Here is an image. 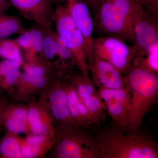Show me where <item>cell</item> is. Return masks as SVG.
Returning a JSON list of instances; mask_svg holds the SVG:
<instances>
[{"label": "cell", "mask_w": 158, "mask_h": 158, "mask_svg": "<svg viewBox=\"0 0 158 158\" xmlns=\"http://www.w3.org/2000/svg\"><path fill=\"white\" fill-rule=\"evenodd\" d=\"M100 158H158V144L146 132L126 134L118 126L95 134Z\"/></svg>", "instance_id": "1"}, {"label": "cell", "mask_w": 158, "mask_h": 158, "mask_svg": "<svg viewBox=\"0 0 158 158\" xmlns=\"http://www.w3.org/2000/svg\"><path fill=\"white\" fill-rule=\"evenodd\" d=\"M126 76L131 105L124 130L129 134L139 133L144 116L158 101V74L132 66Z\"/></svg>", "instance_id": "2"}, {"label": "cell", "mask_w": 158, "mask_h": 158, "mask_svg": "<svg viewBox=\"0 0 158 158\" xmlns=\"http://www.w3.org/2000/svg\"><path fill=\"white\" fill-rule=\"evenodd\" d=\"M88 128L71 127L57 129L51 158H100L95 134Z\"/></svg>", "instance_id": "3"}, {"label": "cell", "mask_w": 158, "mask_h": 158, "mask_svg": "<svg viewBox=\"0 0 158 158\" xmlns=\"http://www.w3.org/2000/svg\"><path fill=\"white\" fill-rule=\"evenodd\" d=\"M55 77L41 92L40 97L47 102L54 118L56 130L80 127L74 120L69 109L65 81L72 66L58 62Z\"/></svg>", "instance_id": "4"}, {"label": "cell", "mask_w": 158, "mask_h": 158, "mask_svg": "<svg viewBox=\"0 0 158 158\" xmlns=\"http://www.w3.org/2000/svg\"><path fill=\"white\" fill-rule=\"evenodd\" d=\"M55 2L52 22L56 26V32L66 41L80 71L85 77L90 78L87 49L83 34L72 18L67 8L61 3Z\"/></svg>", "instance_id": "5"}, {"label": "cell", "mask_w": 158, "mask_h": 158, "mask_svg": "<svg viewBox=\"0 0 158 158\" xmlns=\"http://www.w3.org/2000/svg\"><path fill=\"white\" fill-rule=\"evenodd\" d=\"M92 52L97 57L110 62L125 75L131 68L137 48L128 44L125 40L116 35H108L93 38Z\"/></svg>", "instance_id": "6"}, {"label": "cell", "mask_w": 158, "mask_h": 158, "mask_svg": "<svg viewBox=\"0 0 158 158\" xmlns=\"http://www.w3.org/2000/svg\"><path fill=\"white\" fill-rule=\"evenodd\" d=\"M95 21L98 28L103 33L116 35L125 41L135 42L131 26L110 0L102 1L97 9Z\"/></svg>", "instance_id": "7"}, {"label": "cell", "mask_w": 158, "mask_h": 158, "mask_svg": "<svg viewBox=\"0 0 158 158\" xmlns=\"http://www.w3.org/2000/svg\"><path fill=\"white\" fill-rule=\"evenodd\" d=\"M97 90L109 116L116 125L124 129L131 105V92L128 86L115 89L99 87Z\"/></svg>", "instance_id": "8"}, {"label": "cell", "mask_w": 158, "mask_h": 158, "mask_svg": "<svg viewBox=\"0 0 158 158\" xmlns=\"http://www.w3.org/2000/svg\"><path fill=\"white\" fill-rule=\"evenodd\" d=\"M132 29L135 36L134 44L137 48L133 62L158 46V15L145 11L143 16L133 26Z\"/></svg>", "instance_id": "9"}, {"label": "cell", "mask_w": 158, "mask_h": 158, "mask_svg": "<svg viewBox=\"0 0 158 158\" xmlns=\"http://www.w3.org/2000/svg\"><path fill=\"white\" fill-rule=\"evenodd\" d=\"M61 3L68 9L72 18L83 34L87 52L88 66L92 64L94 57L92 52L94 22L89 6L85 0H55Z\"/></svg>", "instance_id": "10"}, {"label": "cell", "mask_w": 158, "mask_h": 158, "mask_svg": "<svg viewBox=\"0 0 158 158\" xmlns=\"http://www.w3.org/2000/svg\"><path fill=\"white\" fill-rule=\"evenodd\" d=\"M25 19L40 27H51L55 0H9Z\"/></svg>", "instance_id": "11"}, {"label": "cell", "mask_w": 158, "mask_h": 158, "mask_svg": "<svg viewBox=\"0 0 158 158\" xmlns=\"http://www.w3.org/2000/svg\"><path fill=\"white\" fill-rule=\"evenodd\" d=\"M90 79L94 86L111 89H119L128 86L126 75L110 62L97 57L89 65Z\"/></svg>", "instance_id": "12"}, {"label": "cell", "mask_w": 158, "mask_h": 158, "mask_svg": "<svg viewBox=\"0 0 158 158\" xmlns=\"http://www.w3.org/2000/svg\"><path fill=\"white\" fill-rule=\"evenodd\" d=\"M27 107L29 135L55 136L53 117L45 100L40 97L38 101L30 102Z\"/></svg>", "instance_id": "13"}, {"label": "cell", "mask_w": 158, "mask_h": 158, "mask_svg": "<svg viewBox=\"0 0 158 158\" xmlns=\"http://www.w3.org/2000/svg\"><path fill=\"white\" fill-rule=\"evenodd\" d=\"M3 127L7 132L28 135L27 105L8 102L3 114Z\"/></svg>", "instance_id": "14"}, {"label": "cell", "mask_w": 158, "mask_h": 158, "mask_svg": "<svg viewBox=\"0 0 158 158\" xmlns=\"http://www.w3.org/2000/svg\"><path fill=\"white\" fill-rule=\"evenodd\" d=\"M22 138L21 151L22 158H42L50 151L55 136L29 135Z\"/></svg>", "instance_id": "15"}, {"label": "cell", "mask_w": 158, "mask_h": 158, "mask_svg": "<svg viewBox=\"0 0 158 158\" xmlns=\"http://www.w3.org/2000/svg\"><path fill=\"white\" fill-rule=\"evenodd\" d=\"M65 88L69 109L74 120L79 126L89 128L90 126L93 125L92 118L85 105L79 98L73 85L69 81V75L65 81Z\"/></svg>", "instance_id": "16"}, {"label": "cell", "mask_w": 158, "mask_h": 158, "mask_svg": "<svg viewBox=\"0 0 158 158\" xmlns=\"http://www.w3.org/2000/svg\"><path fill=\"white\" fill-rule=\"evenodd\" d=\"M57 72V64L56 68L52 73L45 76L36 79L25 85H18L15 89L13 94L16 101H27L36 94L42 92L55 77Z\"/></svg>", "instance_id": "17"}, {"label": "cell", "mask_w": 158, "mask_h": 158, "mask_svg": "<svg viewBox=\"0 0 158 158\" xmlns=\"http://www.w3.org/2000/svg\"><path fill=\"white\" fill-rule=\"evenodd\" d=\"M82 102L90 113L93 125H100L102 122L104 121L106 118V107L99 97L96 89L89 91Z\"/></svg>", "instance_id": "18"}, {"label": "cell", "mask_w": 158, "mask_h": 158, "mask_svg": "<svg viewBox=\"0 0 158 158\" xmlns=\"http://www.w3.org/2000/svg\"><path fill=\"white\" fill-rule=\"evenodd\" d=\"M124 15L132 28L145 11L138 0H110Z\"/></svg>", "instance_id": "19"}, {"label": "cell", "mask_w": 158, "mask_h": 158, "mask_svg": "<svg viewBox=\"0 0 158 158\" xmlns=\"http://www.w3.org/2000/svg\"><path fill=\"white\" fill-rule=\"evenodd\" d=\"M21 139L18 134L6 131L0 140V158H22Z\"/></svg>", "instance_id": "20"}, {"label": "cell", "mask_w": 158, "mask_h": 158, "mask_svg": "<svg viewBox=\"0 0 158 158\" xmlns=\"http://www.w3.org/2000/svg\"><path fill=\"white\" fill-rule=\"evenodd\" d=\"M26 31L21 19L18 16L0 15V39L8 38L15 34H21Z\"/></svg>", "instance_id": "21"}, {"label": "cell", "mask_w": 158, "mask_h": 158, "mask_svg": "<svg viewBox=\"0 0 158 158\" xmlns=\"http://www.w3.org/2000/svg\"><path fill=\"white\" fill-rule=\"evenodd\" d=\"M0 58L14 61L21 66L24 62L23 51L15 39H0Z\"/></svg>", "instance_id": "22"}, {"label": "cell", "mask_w": 158, "mask_h": 158, "mask_svg": "<svg viewBox=\"0 0 158 158\" xmlns=\"http://www.w3.org/2000/svg\"><path fill=\"white\" fill-rule=\"evenodd\" d=\"M40 27L43 36V56L45 59L51 60L56 56L57 54L56 32L52 27Z\"/></svg>", "instance_id": "23"}, {"label": "cell", "mask_w": 158, "mask_h": 158, "mask_svg": "<svg viewBox=\"0 0 158 158\" xmlns=\"http://www.w3.org/2000/svg\"><path fill=\"white\" fill-rule=\"evenodd\" d=\"M132 66H137L150 72L158 73V46L141 59L133 62Z\"/></svg>", "instance_id": "24"}, {"label": "cell", "mask_w": 158, "mask_h": 158, "mask_svg": "<svg viewBox=\"0 0 158 158\" xmlns=\"http://www.w3.org/2000/svg\"><path fill=\"white\" fill-rule=\"evenodd\" d=\"M31 37V52L29 56L25 58L34 55H37L43 57V36L42 31L39 26L35 24L27 29Z\"/></svg>", "instance_id": "25"}, {"label": "cell", "mask_w": 158, "mask_h": 158, "mask_svg": "<svg viewBox=\"0 0 158 158\" xmlns=\"http://www.w3.org/2000/svg\"><path fill=\"white\" fill-rule=\"evenodd\" d=\"M22 66L17 62L12 60L3 59L0 62V78L21 70Z\"/></svg>", "instance_id": "26"}, {"label": "cell", "mask_w": 158, "mask_h": 158, "mask_svg": "<svg viewBox=\"0 0 158 158\" xmlns=\"http://www.w3.org/2000/svg\"><path fill=\"white\" fill-rule=\"evenodd\" d=\"M22 50L24 52L25 56H29L31 52V37L30 32L27 29L19 36L15 38Z\"/></svg>", "instance_id": "27"}, {"label": "cell", "mask_w": 158, "mask_h": 158, "mask_svg": "<svg viewBox=\"0 0 158 158\" xmlns=\"http://www.w3.org/2000/svg\"><path fill=\"white\" fill-rule=\"evenodd\" d=\"M146 12L158 15V0H138Z\"/></svg>", "instance_id": "28"}, {"label": "cell", "mask_w": 158, "mask_h": 158, "mask_svg": "<svg viewBox=\"0 0 158 158\" xmlns=\"http://www.w3.org/2000/svg\"><path fill=\"white\" fill-rule=\"evenodd\" d=\"M8 102H9L6 98H3L0 101V134L2 132L3 127V116L4 110Z\"/></svg>", "instance_id": "29"}, {"label": "cell", "mask_w": 158, "mask_h": 158, "mask_svg": "<svg viewBox=\"0 0 158 158\" xmlns=\"http://www.w3.org/2000/svg\"><path fill=\"white\" fill-rule=\"evenodd\" d=\"M12 7L9 0H0V15L5 14V12Z\"/></svg>", "instance_id": "30"}, {"label": "cell", "mask_w": 158, "mask_h": 158, "mask_svg": "<svg viewBox=\"0 0 158 158\" xmlns=\"http://www.w3.org/2000/svg\"><path fill=\"white\" fill-rule=\"evenodd\" d=\"M88 6L94 9H98L103 0H85Z\"/></svg>", "instance_id": "31"}]
</instances>
